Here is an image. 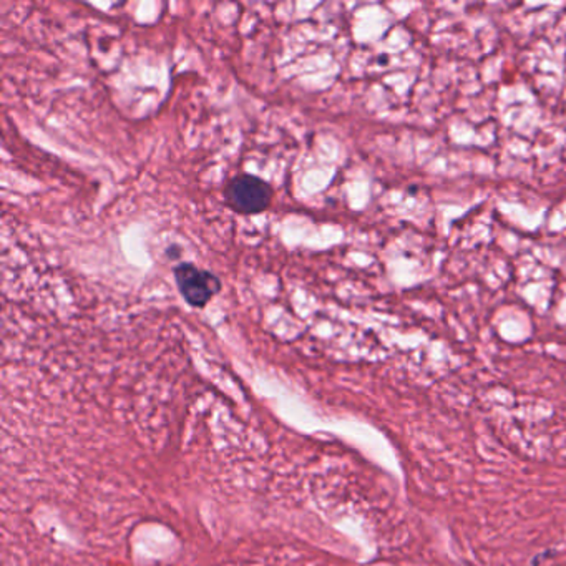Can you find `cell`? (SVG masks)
Masks as SVG:
<instances>
[{
    "label": "cell",
    "mask_w": 566,
    "mask_h": 566,
    "mask_svg": "<svg viewBox=\"0 0 566 566\" xmlns=\"http://www.w3.org/2000/svg\"><path fill=\"white\" fill-rule=\"evenodd\" d=\"M226 204L237 215H259L271 206L274 189L266 179L249 173H240L225 188Z\"/></svg>",
    "instance_id": "obj_1"
},
{
    "label": "cell",
    "mask_w": 566,
    "mask_h": 566,
    "mask_svg": "<svg viewBox=\"0 0 566 566\" xmlns=\"http://www.w3.org/2000/svg\"><path fill=\"white\" fill-rule=\"evenodd\" d=\"M173 276L179 294L194 309L206 307L221 291V279L194 263H178L173 268Z\"/></svg>",
    "instance_id": "obj_2"
}]
</instances>
